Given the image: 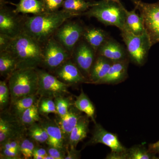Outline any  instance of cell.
<instances>
[{"mask_svg": "<svg viewBox=\"0 0 159 159\" xmlns=\"http://www.w3.org/2000/svg\"><path fill=\"white\" fill-rule=\"evenodd\" d=\"M7 2L0 0V33L12 38L24 31L25 17L6 6Z\"/></svg>", "mask_w": 159, "mask_h": 159, "instance_id": "cell-10", "label": "cell"}, {"mask_svg": "<svg viewBox=\"0 0 159 159\" xmlns=\"http://www.w3.org/2000/svg\"><path fill=\"white\" fill-rule=\"evenodd\" d=\"M19 119L27 128L34 123L39 122L42 119L39 111V100L34 105L26 110Z\"/></svg>", "mask_w": 159, "mask_h": 159, "instance_id": "cell-30", "label": "cell"}, {"mask_svg": "<svg viewBox=\"0 0 159 159\" xmlns=\"http://www.w3.org/2000/svg\"><path fill=\"white\" fill-rule=\"evenodd\" d=\"M74 105L80 111L84 113L95 124L97 123L95 119V107L82 89L79 96L76 97V100H74Z\"/></svg>", "mask_w": 159, "mask_h": 159, "instance_id": "cell-25", "label": "cell"}, {"mask_svg": "<svg viewBox=\"0 0 159 159\" xmlns=\"http://www.w3.org/2000/svg\"><path fill=\"white\" fill-rule=\"evenodd\" d=\"M39 111L40 114L46 116L50 113L57 114L54 99L48 97H40L39 99Z\"/></svg>", "mask_w": 159, "mask_h": 159, "instance_id": "cell-32", "label": "cell"}, {"mask_svg": "<svg viewBox=\"0 0 159 159\" xmlns=\"http://www.w3.org/2000/svg\"><path fill=\"white\" fill-rule=\"evenodd\" d=\"M65 0H42L46 12H54L62 7Z\"/></svg>", "mask_w": 159, "mask_h": 159, "instance_id": "cell-35", "label": "cell"}, {"mask_svg": "<svg viewBox=\"0 0 159 159\" xmlns=\"http://www.w3.org/2000/svg\"><path fill=\"white\" fill-rule=\"evenodd\" d=\"M148 149L152 153L159 155V140L156 142L149 144Z\"/></svg>", "mask_w": 159, "mask_h": 159, "instance_id": "cell-40", "label": "cell"}, {"mask_svg": "<svg viewBox=\"0 0 159 159\" xmlns=\"http://www.w3.org/2000/svg\"><path fill=\"white\" fill-rule=\"evenodd\" d=\"M61 81L70 86L81 83H89L87 79L72 59L68 60L54 71Z\"/></svg>", "mask_w": 159, "mask_h": 159, "instance_id": "cell-14", "label": "cell"}, {"mask_svg": "<svg viewBox=\"0 0 159 159\" xmlns=\"http://www.w3.org/2000/svg\"><path fill=\"white\" fill-rule=\"evenodd\" d=\"M125 8L122 4L110 0H101L83 13L89 18L94 17L106 26H115L121 31L125 29Z\"/></svg>", "mask_w": 159, "mask_h": 159, "instance_id": "cell-3", "label": "cell"}, {"mask_svg": "<svg viewBox=\"0 0 159 159\" xmlns=\"http://www.w3.org/2000/svg\"><path fill=\"white\" fill-rule=\"evenodd\" d=\"M0 158L2 159H21L22 154L20 151L0 147Z\"/></svg>", "mask_w": 159, "mask_h": 159, "instance_id": "cell-36", "label": "cell"}, {"mask_svg": "<svg viewBox=\"0 0 159 159\" xmlns=\"http://www.w3.org/2000/svg\"><path fill=\"white\" fill-rule=\"evenodd\" d=\"M121 31L129 59L137 66L144 65L152 47L146 31L140 35H135L125 30Z\"/></svg>", "mask_w": 159, "mask_h": 159, "instance_id": "cell-5", "label": "cell"}, {"mask_svg": "<svg viewBox=\"0 0 159 159\" xmlns=\"http://www.w3.org/2000/svg\"><path fill=\"white\" fill-rule=\"evenodd\" d=\"M159 157L151 152L141 145H137L127 148L125 154V159H157Z\"/></svg>", "mask_w": 159, "mask_h": 159, "instance_id": "cell-27", "label": "cell"}, {"mask_svg": "<svg viewBox=\"0 0 159 159\" xmlns=\"http://www.w3.org/2000/svg\"><path fill=\"white\" fill-rule=\"evenodd\" d=\"M83 13L62 10L25 17L24 31L38 41L44 43L70 19Z\"/></svg>", "mask_w": 159, "mask_h": 159, "instance_id": "cell-1", "label": "cell"}, {"mask_svg": "<svg viewBox=\"0 0 159 159\" xmlns=\"http://www.w3.org/2000/svg\"><path fill=\"white\" fill-rule=\"evenodd\" d=\"M13 39L6 34L0 33V52L9 50Z\"/></svg>", "mask_w": 159, "mask_h": 159, "instance_id": "cell-38", "label": "cell"}, {"mask_svg": "<svg viewBox=\"0 0 159 159\" xmlns=\"http://www.w3.org/2000/svg\"><path fill=\"white\" fill-rule=\"evenodd\" d=\"M37 94L21 97L11 103L10 111L16 116L20 118L26 110L31 107L38 101Z\"/></svg>", "mask_w": 159, "mask_h": 159, "instance_id": "cell-26", "label": "cell"}, {"mask_svg": "<svg viewBox=\"0 0 159 159\" xmlns=\"http://www.w3.org/2000/svg\"><path fill=\"white\" fill-rule=\"evenodd\" d=\"M84 28L78 22L67 20L57 29L53 37L72 55L75 47L82 37Z\"/></svg>", "mask_w": 159, "mask_h": 159, "instance_id": "cell-12", "label": "cell"}, {"mask_svg": "<svg viewBox=\"0 0 159 159\" xmlns=\"http://www.w3.org/2000/svg\"><path fill=\"white\" fill-rule=\"evenodd\" d=\"M97 54L85 40L79 42L72 53L71 59L88 80L91 68L97 57Z\"/></svg>", "mask_w": 159, "mask_h": 159, "instance_id": "cell-13", "label": "cell"}, {"mask_svg": "<svg viewBox=\"0 0 159 159\" xmlns=\"http://www.w3.org/2000/svg\"><path fill=\"white\" fill-rule=\"evenodd\" d=\"M44 159H54V157H53L51 156H50V155L48 154L44 158Z\"/></svg>", "mask_w": 159, "mask_h": 159, "instance_id": "cell-43", "label": "cell"}, {"mask_svg": "<svg viewBox=\"0 0 159 159\" xmlns=\"http://www.w3.org/2000/svg\"><path fill=\"white\" fill-rule=\"evenodd\" d=\"M27 136L38 143H46L49 139L47 131L39 122L34 123L28 127Z\"/></svg>", "mask_w": 159, "mask_h": 159, "instance_id": "cell-29", "label": "cell"}, {"mask_svg": "<svg viewBox=\"0 0 159 159\" xmlns=\"http://www.w3.org/2000/svg\"><path fill=\"white\" fill-rule=\"evenodd\" d=\"M134 8L139 10L143 20L146 33L152 45L159 43V0L153 3H145L141 0H131Z\"/></svg>", "mask_w": 159, "mask_h": 159, "instance_id": "cell-6", "label": "cell"}, {"mask_svg": "<svg viewBox=\"0 0 159 159\" xmlns=\"http://www.w3.org/2000/svg\"><path fill=\"white\" fill-rule=\"evenodd\" d=\"M129 58L113 61L108 73L98 84H116L125 81L128 77Z\"/></svg>", "mask_w": 159, "mask_h": 159, "instance_id": "cell-16", "label": "cell"}, {"mask_svg": "<svg viewBox=\"0 0 159 159\" xmlns=\"http://www.w3.org/2000/svg\"><path fill=\"white\" fill-rule=\"evenodd\" d=\"M97 2H86L84 0H65L62 9L72 12L83 13L96 5Z\"/></svg>", "mask_w": 159, "mask_h": 159, "instance_id": "cell-28", "label": "cell"}, {"mask_svg": "<svg viewBox=\"0 0 159 159\" xmlns=\"http://www.w3.org/2000/svg\"><path fill=\"white\" fill-rule=\"evenodd\" d=\"M82 116V112L73 105L69 109L67 113L61 117L57 116V119H55L62 131L67 146L71 131L77 125Z\"/></svg>", "mask_w": 159, "mask_h": 159, "instance_id": "cell-18", "label": "cell"}, {"mask_svg": "<svg viewBox=\"0 0 159 159\" xmlns=\"http://www.w3.org/2000/svg\"><path fill=\"white\" fill-rule=\"evenodd\" d=\"M71 57V54L53 36L43 46L42 64L50 70L54 72Z\"/></svg>", "mask_w": 159, "mask_h": 159, "instance_id": "cell-11", "label": "cell"}, {"mask_svg": "<svg viewBox=\"0 0 159 159\" xmlns=\"http://www.w3.org/2000/svg\"><path fill=\"white\" fill-rule=\"evenodd\" d=\"M11 4L15 6L13 10L18 14L36 15L46 12L42 0H20L18 4Z\"/></svg>", "mask_w": 159, "mask_h": 159, "instance_id": "cell-22", "label": "cell"}, {"mask_svg": "<svg viewBox=\"0 0 159 159\" xmlns=\"http://www.w3.org/2000/svg\"><path fill=\"white\" fill-rule=\"evenodd\" d=\"M110 1H113V2H115L119 4H122L121 2H120V0H110Z\"/></svg>", "mask_w": 159, "mask_h": 159, "instance_id": "cell-44", "label": "cell"}, {"mask_svg": "<svg viewBox=\"0 0 159 159\" xmlns=\"http://www.w3.org/2000/svg\"><path fill=\"white\" fill-rule=\"evenodd\" d=\"M125 13L124 30L135 35H140L144 33L145 31L143 20L141 16L137 13L136 9L134 8L129 11L125 9Z\"/></svg>", "mask_w": 159, "mask_h": 159, "instance_id": "cell-23", "label": "cell"}, {"mask_svg": "<svg viewBox=\"0 0 159 159\" xmlns=\"http://www.w3.org/2000/svg\"><path fill=\"white\" fill-rule=\"evenodd\" d=\"M8 80L11 103L21 97L37 94L39 82L37 69H17Z\"/></svg>", "mask_w": 159, "mask_h": 159, "instance_id": "cell-4", "label": "cell"}, {"mask_svg": "<svg viewBox=\"0 0 159 159\" xmlns=\"http://www.w3.org/2000/svg\"><path fill=\"white\" fill-rule=\"evenodd\" d=\"M82 37L97 53L99 48L111 37L102 29L88 27L84 28Z\"/></svg>", "mask_w": 159, "mask_h": 159, "instance_id": "cell-20", "label": "cell"}, {"mask_svg": "<svg viewBox=\"0 0 159 159\" xmlns=\"http://www.w3.org/2000/svg\"><path fill=\"white\" fill-rule=\"evenodd\" d=\"M46 150L48 154L54 157V159H65L66 155L67 152L66 151L52 146L48 145V148Z\"/></svg>", "mask_w": 159, "mask_h": 159, "instance_id": "cell-37", "label": "cell"}, {"mask_svg": "<svg viewBox=\"0 0 159 159\" xmlns=\"http://www.w3.org/2000/svg\"><path fill=\"white\" fill-rule=\"evenodd\" d=\"M113 61L107 58L97 55L91 68L89 83L98 84L108 73Z\"/></svg>", "mask_w": 159, "mask_h": 159, "instance_id": "cell-19", "label": "cell"}, {"mask_svg": "<svg viewBox=\"0 0 159 159\" xmlns=\"http://www.w3.org/2000/svg\"><path fill=\"white\" fill-rule=\"evenodd\" d=\"M102 144L109 147L111 152L107 156L106 159H125L127 148L119 141L115 134L107 130L99 123H95L92 136L87 145Z\"/></svg>", "mask_w": 159, "mask_h": 159, "instance_id": "cell-7", "label": "cell"}, {"mask_svg": "<svg viewBox=\"0 0 159 159\" xmlns=\"http://www.w3.org/2000/svg\"><path fill=\"white\" fill-rule=\"evenodd\" d=\"M41 43L24 31L13 39L10 51L17 61V69H37L42 64Z\"/></svg>", "mask_w": 159, "mask_h": 159, "instance_id": "cell-2", "label": "cell"}, {"mask_svg": "<svg viewBox=\"0 0 159 159\" xmlns=\"http://www.w3.org/2000/svg\"><path fill=\"white\" fill-rule=\"evenodd\" d=\"M37 154L43 157L44 158L48 154V152L46 149L42 148H40V147H35L34 151V153L33 154Z\"/></svg>", "mask_w": 159, "mask_h": 159, "instance_id": "cell-41", "label": "cell"}, {"mask_svg": "<svg viewBox=\"0 0 159 159\" xmlns=\"http://www.w3.org/2000/svg\"><path fill=\"white\" fill-rule=\"evenodd\" d=\"M33 158L34 159H44V157L42 156L37 154H33Z\"/></svg>", "mask_w": 159, "mask_h": 159, "instance_id": "cell-42", "label": "cell"}, {"mask_svg": "<svg viewBox=\"0 0 159 159\" xmlns=\"http://www.w3.org/2000/svg\"><path fill=\"white\" fill-rule=\"evenodd\" d=\"M17 70V61L10 51L0 52V74L8 80L15 71Z\"/></svg>", "mask_w": 159, "mask_h": 159, "instance_id": "cell-24", "label": "cell"}, {"mask_svg": "<svg viewBox=\"0 0 159 159\" xmlns=\"http://www.w3.org/2000/svg\"><path fill=\"white\" fill-rule=\"evenodd\" d=\"M90 118L87 116H82L77 125L71 131L68 142V148L73 147L77 148V145L87 137L89 131Z\"/></svg>", "mask_w": 159, "mask_h": 159, "instance_id": "cell-21", "label": "cell"}, {"mask_svg": "<svg viewBox=\"0 0 159 159\" xmlns=\"http://www.w3.org/2000/svg\"><path fill=\"white\" fill-rule=\"evenodd\" d=\"M81 151L77 150L75 147H68L65 159H79L80 158Z\"/></svg>", "mask_w": 159, "mask_h": 159, "instance_id": "cell-39", "label": "cell"}, {"mask_svg": "<svg viewBox=\"0 0 159 159\" xmlns=\"http://www.w3.org/2000/svg\"><path fill=\"white\" fill-rule=\"evenodd\" d=\"M54 101L57 116L61 117L66 115L70 107L74 105V101L73 99L66 96L56 97L54 99Z\"/></svg>", "mask_w": 159, "mask_h": 159, "instance_id": "cell-31", "label": "cell"}, {"mask_svg": "<svg viewBox=\"0 0 159 159\" xmlns=\"http://www.w3.org/2000/svg\"><path fill=\"white\" fill-rule=\"evenodd\" d=\"M27 128L10 111H1L0 116V145L9 140H21L27 136Z\"/></svg>", "mask_w": 159, "mask_h": 159, "instance_id": "cell-8", "label": "cell"}, {"mask_svg": "<svg viewBox=\"0 0 159 159\" xmlns=\"http://www.w3.org/2000/svg\"><path fill=\"white\" fill-rule=\"evenodd\" d=\"M34 141L29 137H26L21 140L20 142V150L25 159H31L33 158L34 151L36 146Z\"/></svg>", "mask_w": 159, "mask_h": 159, "instance_id": "cell-33", "label": "cell"}, {"mask_svg": "<svg viewBox=\"0 0 159 159\" xmlns=\"http://www.w3.org/2000/svg\"><path fill=\"white\" fill-rule=\"evenodd\" d=\"M10 99V91L8 84L6 80L0 81V109L6 110Z\"/></svg>", "mask_w": 159, "mask_h": 159, "instance_id": "cell-34", "label": "cell"}, {"mask_svg": "<svg viewBox=\"0 0 159 159\" xmlns=\"http://www.w3.org/2000/svg\"><path fill=\"white\" fill-rule=\"evenodd\" d=\"M97 54L112 61L129 58L127 51L125 48L120 43L111 37L99 48Z\"/></svg>", "mask_w": 159, "mask_h": 159, "instance_id": "cell-17", "label": "cell"}, {"mask_svg": "<svg viewBox=\"0 0 159 159\" xmlns=\"http://www.w3.org/2000/svg\"><path fill=\"white\" fill-rule=\"evenodd\" d=\"M39 75L38 89L37 92L40 97L55 99L56 97L70 94V86L61 81L55 75L44 70H38Z\"/></svg>", "mask_w": 159, "mask_h": 159, "instance_id": "cell-9", "label": "cell"}, {"mask_svg": "<svg viewBox=\"0 0 159 159\" xmlns=\"http://www.w3.org/2000/svg\"><path fill=\"white\" fill-rule=\"evenodd\" d=\"M39 122L48 134V140L46 144L48 146L62 149L67 152V145L64 138L62 131L56 120L46 118L43 120L41 119Z\"/></svg>", "mask_w": 159, "mask_h": 159, "instance_id": "cell-15", "label": "cell"}]
</instances>
